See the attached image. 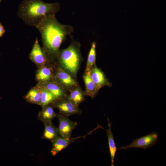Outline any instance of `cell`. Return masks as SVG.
Masks as SVG:
<instances>
[{"mask_svg":"<svg viewBox=\"0 0 166 166\" xmlns=\"http://www.w3.org/2000/svg\"><path fill=\"white\" fill-rule=\"evenodd\" d=\"M60 9V4L58 2L47 3L42 0H23L19 6L17 15L26 25L35 27L42 19L55 15Z\"/></svg>","mask_w":166,"mask_h":166,"instance_id":"cell-2","label":"cell"},{"mask_svg":"<svg viewBox=\"0 0 166 166\" xmlns=\"http://www.w3.org/2000/svg\"><path fill=\"white\" fill-rule=\"evenodd\" d=\"M60 113L68 116L74 115H80L82 110L72 102L67 97L55 100L52 103Z\"/></svg>","mask_w":166,"mask_h":166,"instance_id":"cell-5","label":"cell"},{"mask_svg":"<svg viewBox=\"0 0 166 166\" xmlns=\"http://www.w3.org/2000/svg\"><path fill=\"white\" fill-rule=\"evenodd\" d=\"M83 78L85 86V96H89L93 99L98 94L100 89L92 80L89 71L85 72Z\"/></svg>","mask_w":166,"mask_h":166,"instance_id":"cell-12","label":"cell"},{"mask_svg":"<svg viewBox=\"0 0 166 166\" xmlns=\"http://www.w3.org/2000/svg\"><path fill=\"white\" fill-rule=\"evenodd\" d=\"M56 117L59 121L58 128L59 136L66 138L71 137L72 132L77 126V123L70 120L68 116L60 112L56 113Z\"/></svg>","mask_w":166,"mask_h":166,"instance_id":"cell-6","label":"cell"},{"mask_svg":"<svg viewBox=\"0 0 166 166\" xmlns=\"http://www.w3.org/2000/svg\"><path fill=\"white\" fill-rule=\"evenodd\" d=\"M2 0H0V3Z\"/></svg>","mask_w":166,"mask_h":166,"instance_id":"cell-22","label":"cell"},{"mask_svg":"<svg viewBox=\"0 0 166 166\" xmlns=\"http://www.w3.org/2000/svg\"><path fill=\"white\" fill-rule=\"evenodd\" d=\"M55 80L68 92L79 85L76 79L59 66L57 70Z\"/></svg>","mask_w":166,"mask_h":166,"instance_id":"cell-7","label":"cell"},{"mask_svg":"<svg viewBox=\"0 0 166 166\" xmlns=\"http://www.w3.org/2000/svg\"><path fill=\"white\" fill-rule=\"evenodd\" d=\"M89 71L92 80L99 89L104 86H111V83L108 80L103 72L96 66V64Z\"/></svg>","mask_w":166,"mask_h":166,"instance_id":"cell-9","label":"cell"},{"mask_svg":"<svg viewBox=\"0 0 166 166\" xmlns=\"http://www.w3.org/2000/svg\"><path fill=\"white\" fill-rule=\"evenodd\" d=\"M41 91L36 89L30 90L25 97V99L28 102L39 105Z\"/></svg>","mask_w":166,"mask_h":166,"instance_id":"cell-20","label":"cell"},{"mask_svg":"<svg viewBox=\"0 0 166 166\" xmlns=\"http://www.w3.org/2000/svg\"><path fill=\"white\" fill-rule=\"evenodd\" d=\"M42 122L45 128L42 139L48 140L51 141L59 136L58 128L54 125L52 121H43Z\"/></svg>","mask_w":166,"mask_h":166,"instance_id":"cell-15","label":"cell"},{"mask_svg":"<svg viewBox=\"0 0 166 166\" xmlns=\"http://www.w3.org/2000/svg\"><path fill=\"white\" fill-rule=\"evenodd\" d=\"M158 135L157 132H152L142 137L133 139L129 144L117 148V149L127 150L130 148H135L145 150L153 146L157 143Z\"/></svg>","mask_w":166,"mask_h":166,"instance_id":"cell-4","label":"cell"},{"mask_svg":"<svg viewBox=\"0 0 166 166\" xmlns=\"http://www.w3.org/2000/svg\"><path fill=\"white\" fill-rule=\"evenodd\" d=\"M69 36L70 44L66 48L60 51L57 59L59 66L76 79L83 58L80 43L75 40L72 35Z\"/></svg>","mask_w":166,"mask_h":166,"instance_id":"cell-3","label":"cell"},{"mask_svg":"<svg viewBox=\"0 0 166 166\" xmlns=\"http://www.w3.org/2000/svg\"><path fill=\"white\" fill-rule=\"evenodd\" d=\"M96 46V42H93L91 43V49L88 54L85 72L89 71L92 67L95 64Z\"/></svg>","mask_w":166,"mask_h":166,"instance_id":"cell-19","label":"cell"},{"mask_svg":"<svg viewBox=\"0 0 166 166\" xmlns=\"http://www.w3.org/2000/svg\"><path fill=\"white\" fill-rule=\"evenodd\" d=\"M68 94L67 98L77 106L85 100V93L80 87L78 85L71 89Z\"/></svg>","mask_w":166,"mask_h":166,"instance_id":"cell-14","label":"cell"},{"mask_svg":"<svg viewBox=\"0 0 166 166\" xmlns=\"http://www.w3.org/2000/svg\"><path fill=\"white\" fill-rule=\"evenodd\" d=\"M53 76L51 68L43 66L38 71L36 75L37 79L39 81L47 82L51 79Z\"/></svg>","mask_w":166,"mask_h":166,"instance_id":"cell-17","label":"cell"},{"mask_svg":"<svg viewBox=\"0 0 166 166\" xmlns=\"http://www.w3.org/2000/svg\"><path fill=\"white\" fill-rule=\"evenodd\" d=\"M41 91L39 105L42 107L52 104L56 100L54 96L45 87L41 90Z\"/></svg>","mask_w":166,"mask_h":166,"instance_id":"cell-18","label":"cell"},{"mask_svg":"<svg viewBox=\"0 0 166 166\" xmlns=\"http://www.w3.org/2000/svg\"><path fill=\"white\" fill-rule=\"evenodd\" d=\"M108 126V128L105 129L108 137V143L109 151L111 158V166H114V160L115 154L117 150L111 130L112 123L110 122L109 117H107Z\"/></svg>","mask_w":166,"mask_h":166,"instance_id":"cell-13","label":"cell"},{"mask_svg":"<svg viewBox=\"0 0 166 166\" xmlns=\"http://www.w3.org/2000/svg\"><path fill=\"white\" fill-rule=\"evenodd\" d=\"M5 32L3 26L1 23L0 22V38L3 36Z\"/></svg>","mask_w":166,"mask_h":166,"instance_id":"cell-21","label":"cell"},{"mask_svg":"<svg viewBox=\"0 0 166 166\" xmlns=\"http://www.w3.org/2000/svg\"><path fill=\"white\" fill-rule=\"evenodd\" d=\"M42 110L38 116V119L41 121H52L53 119L56 117V113L54 110L53 105L51 104L43 107Z\"/></svg>","mask_w":166,"mask_h":166,"instance_id":"cell-16","label":"cell"},{"mask_svg":"<svg viewBox=\"0 0 166 166\" xmlns=\"http://www.w3.org/2000/svg\"><path fill=\"white\" fill-rule=\"evenodd\" d=\"M86 136H79L75 137L66 138L59 136L51 142L52 147L50 152L52 156H54L64 149L66 148L70 144L76 140L81 138H85Z\"/></svg>","mask_w":166,"mask_h":166,"instance_id":"cell-8","label":"cell"},{"mask_svg":"<svg viewBox=\"0 0 166 166\" xmlns=\"http://www.w3.org/2000/svg\"><path fill=\"white\" fill-rule=\"evenodd\" d=\"M30 57L35 63L42 66L45 65L47 61L43 49L40 46L37 37L36 38L30 54Z\"/></svg>","mask_w":166,"mask_h":166,"instance_id":"cell-10","label":"cell"},{"mask_svg":"<svg viewBox=\"0 0 166 166\" xmlns=\"http://www.w3.org/2000/svg\"><path fill=\"white\" fill-rule=\"evenodd\" d=\"M35 27L41 34L42 49L46 59L50 61L57 59L61 44L74 31L72 26L60 23L55 15L43 18Z\"/></svg>","mask_w":166,"mask_h":166,"instance_id":"cell-1","label":"cell"},{"mask_svg":"<svg viewBox=\"0 0 166 166\" xmlns=\"http://www.w3.org/2000/svg\"><path fill=\"white\" fill-rule=\"evenodd\" d=\"M53 81L46 82L44 87L54 96L56 100L67 97L68 92L55 80Z\"/></svg>","mask_w":166,"mask_h":166,"instance_id":"cell-11","label":"cell"}]
</instances>
